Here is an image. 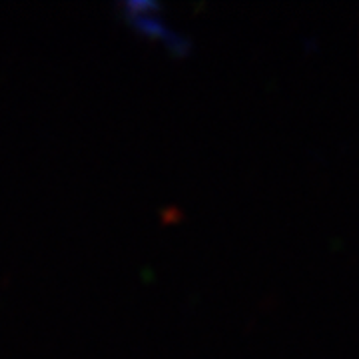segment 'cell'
I'll return each mask as SVG.
<instances>
[{
	"label": "cell",
	"instance_id": "1",
	"mask_svg": "<svg viewBox=\"0 0 359 359\" xmlns=\"http://www.w3.org/2000/svg\"><path fill=\"white\" fill-rule=\"evenodd\" d=\"M158 8L154 2H140V0H130L122 4V11L126 14L132 25L136 26L140 32L144 34H150V36H158V39H164L168 42V48L174 52V54H186L190 48V40L182 34H176L168 28L160 16H156L152 11Z\"/></svg>",
	"mask_w": 359,
	"mask_h": 359
}]
</instances>
